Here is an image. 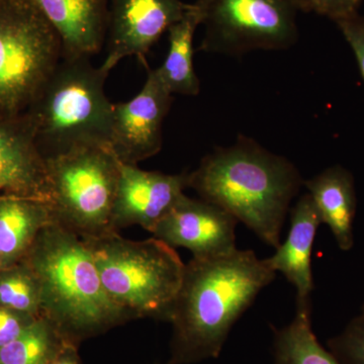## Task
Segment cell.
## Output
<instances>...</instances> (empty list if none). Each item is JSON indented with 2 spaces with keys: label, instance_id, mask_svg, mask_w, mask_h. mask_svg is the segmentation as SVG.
Here are the masks:
<instances>
[{
  "label": "cell",
  "instance_id": "cell-3",
  "mask_svg": "<svg viewBox=\"0 0 364 364\" xmlns=\"http://www.w3.org/2000/svg\"><path fill=\"white\" fill-rule=\"evenodd\" d=\"M21 260L39 280L42 317L67 340L131 318L105 291L85 241L56 220L40 232Z\"/></svg>",
  "mask_w": 364,
  "mask_h": 364
},
{
  "label": "cell",
  "instance_id": "cell-15",
  "mask_svg": "<svg viewBox=\"0 0 364 364\" xmlns=\"http://www.w3.org/2000/svg\"><path fill=\"white\" fill-rule=\"evenodd\" d=\"M322 224L309 193L301 196L291 210V228L286 241L275 249L268 264L282 272L296 289V308H312L314 289L311 256L318 226Z\"/></svg>",
  "mask_w": 364,
  "mask_h": 364
},
{
  "label": "cell",
  "instance_id": "cell-13",
  "mask_svg": "<svg viewBox=\"0 0 364 364\" xmlns=\"http://www.w3.org/2000/svg\"><path fill=\"white\" fill-rule=\"evenodd\" d=\"M0 196H26L52 203L46 160L26 114L0 119Z\"/></svg>",
  "mask_w": 364,
  "mask_h": 364
},
{
  "label": "cell",
  "instance_id": "cell-8",
  "mask_svg": "<svg viewBox=\"0 0 364 364\" xmlns=\"http://www.w3.org/2000/svg\"><path fill=\"white\" fill-rule=\"evenodd\" d=\"M205 37L200 51L239 57L289 49L298 41L291 0H198Z\"/></svg>",
  "mask_w": 364,
  "mask_h": 364
},
{
  "label": "cell",
  "instance_id": "cell-20",
  "mask_svg": "<svg viewBox=\"0 0 364 364\" xmlns=\"http://www.w3.org/2000/svg\"><path fill=\"white\" fill-rule=\"evenodd\" d=\"M68 343L44 317L38 318L18 338L0 349V364H48Z\"/></svg>",
  "mask_w": 364,
  "mask_h": 364
},
{
  "label": "cell",
  "instance_id": "cell-23",
  "mask_svg": "<svg viewBox=\"0 0 364 364\" xmlns=\"http://www.w3.org/2000/svg\"><path fill=\"white\" fill-rule=\"evenodd\" d=\"M298 11L327 16L335 23L358 14L361 0H291Z\"/></svg>",
  "mask_w": 364,
  "mask_h": 364
},
{
  "label": "cell",
  "instance_id": "cell-5",
  "mask_svg": "<svg viewBox=\"0 0 364 364\" xmlns=\"http://www.w3.org/2000/svg\"><path fill=\"white\" fill-rule=\"evenodd\" d=\"M82 239L116 305L131 317L168 320L186 268L176 248L154 237L128 240L117 231Z\"/></svg>",
  "mask_w": 364,
  "mask_h": 364
},
{
  "label": "cell",
  "instance_id": "cell-1",
  "mask_svg": "<svg viewBox=\"0 0 364 364\" xmlns=\"http://www.w3.org/2000/svg\"><path fill=\"white\" fill-rule=\"evenodd\" d=\"M275 279L267 260L253 250L189 261L168 315L173 325L169 364L219 358L237 321Z\"/></svg>",
  "mask_w": 364,
  "mask_h": 364
},
{
  "label": "cell",
  "instance_id": "cell-2",
  "mask_svg": "<svg viewBox=\"0 0 364 364\" xmlns=\"http://www.w3.org/2000/svg\"><path fill=\"white\" fill-rule=\"evenodd\" d=\"M188 181L202 200L226 210L275 249L291 200L305 182L293 162L245 136L215 148Z\"/></svg>",
  "mask_w": 364,
  "mask_h": 364
},
{
  "label": "cell",
  "instance_id": "cell-25",
  "mask_svg": "<svg viewBox=\"0 0 364 364\" xmlns=\"http://www.w3.org/2000/svg\"><path fill=\"white\" fill-rule=\"evenodd\" d=\"M336 23L351 47L364 79V16L355 14Z\"/></svg>",
  "mask_w": 364,
  "mask_h": 364
},
{
  "label": "cell",
  "instance_id": "cell-19",
  "mask_svg": "<svg viewBox=\"0 0 364 364\" xmlns=\"http://www.w3.org/2000/svg\"><path fill=\"white\" fill-rule=\"evenodd\" d=\"M312 308H296L289 325L273 329L274 364H341L313 331Z\"/></svg>",
  "mask_w": 364,
  "mask_h": 364
},
{
  "label": "cell",
  "instance_id": "cell-6",
  "mask_svg": "<svg viewBox=\"0 0 364 364\" xmlns=\"http://www.w3.org/2000/svg\"><path fill=\"white\" fill-rule=\"evenodd\" d=\"M61 58L58 33L33 0H0V119L23 114Z\"/></svg>",
  "mask_w": 364,
  "mask_h": 364
},
{
  "label": "cell",
  "instance_id": "cell-4",
  "mask_svg": "<svg viewBox=\"0 0 364 364\" xmlns=\"http://www.w3.org/2000/svg\"><path fill=\"white\" fill-rule=\"evenodd\" d=\"M90 59L61 58L23 112L45 160L78 148H109L114 104L105 92L109 72Z\"/></svg>",
  "mask_w": 364,
  "mask_h": 364
},
{
  "label": "cell",
  "instance_id": "cell-26",
  "mask_svg": "<svg viewBox=\"0 0 364 364\" xmlns=\"http://www.w3.org/2000/svg\"><path fill=\"white\" fill-rule=\"evenodd\" d=\"M48 364H78L77 358L71 344L67 343L56 358Z\"/></svg>",
  "mask_w": 364,
  "mask_h": 364
},
{
  "label": "cell",
  "instance_id": "cell-24",
  "mask_svg": "<svg viewBox=\"0 0 364 364\" xmlns=\"http://www.w3.org/2000/svg\"><path fill=\"white\" fill-rule=\"evenodd\" d=\"M37 318L0 306V349L18 338Z\"/></svg>",
  "mask_w": 364,
  "mask_h": 364
},
{
  "label": "cell",
  "instance_id": "cell-28",
  "mask_svg": "<svg viewBox=\"0 0 364 364\" xmlns=\"http://www.w3.org/2000/svg\"><path fill=\"white\" fill-rule=\"evenodd\" d=\"M361 312H364V305L363 306V309H361Z\"/></svg>",
  "mask_w": 364,
  "mask_h": 364
},
{
  "label": "cell",
  "instance_id": "cell-17",
  "mask_svg": "<svg viewBox=\"0 0 364 364\" xmlns=\"http://www.w3.org/2000/svg\"><path fill=\"white\" fill-rule=\"evenodd\" d=\"M55 220L48 200L0 196V255L4 267L23 259L40 232Z\"/></svg>",
  "mask_w": 364,
  "mask_h": 364
},
{
  "label": "cell",
  "instance_id": "cell-22",
  "mask_svg": "<svg viewBox=\"0 0 364 364\" xmlns=\"http://www.w3.org/2000/svg\"><path fill=\"white\" fill-rule=\"evenodd\" d=\"M328 347L341 364H364V312L351 320L343 332L328 340Z\"/></svg>",
  "mask_w": 364,
  "mask_h": 364
},
{
  "label": "cell",
  "instance_id": "cell-9",
  "mask_svg": "<svg viewBox=\"0 0 364 364\" xmlns=\"http://www.w3.org/2000/svg\"><path fill=\"white\" fill-rule=\"evenodd\" d=\"M172 95L156 70L148 69L140 92L129 102L114 104L109 149L119 161L136 165L160 152Z\"/></svg>",
  "mask_w": 364,
  "mask_h": 364
},
{
  "label": "cell",
  "instance_id": "cell-14",
  "mask_svg": "<svg viewBox=\"0 0 364 364\" xmlns=\"http://www.w3.org/2000/svg\"><path fill=\"white\" fill-rule=\"evenodd\" d=\"M33 1L58 33L62 58H91L100 51L109 25L107 0Z\"/></svg>",
  "mask_w": 364,
  "mask_h": 364
},
{
  "label": "cell",
  "instance_id": "cell-10",
  "mask_svg": "<svg viewBox=\"0 0 364 364\" xmlns=\"http://www.w3.org/2000/svg\"><path fill=\"white\" fill-rule=\"evenodd\" d=\"M238 223L214 203L183 195L152 234L171 247L188 249L196 259H210L237 250Z\"/></svg>",
  "mask_w": 364,
  "mask_h": 364
},
{
  "label": "cell",
  "instance_id": "cell-12",
  "mask_svg": "<svg viewBox=\"0 0 364 364\" xmlns=\"http://www.w3.org/2000/svg\"><path fill=\"white\" fill-rule=\"evenodd\" d=\"M188 174L146 171L136 165L119 163L112 231L138 225L152 233L184 195L188 188Z\"/></svg>",
  "mask_w": 364,
  "mask_h": 364
},
{
  "label": "cell",
  "instance_id": "cell-11",
  "mask_svg": "<svg viewBox=\"0 0 364 364\" xmlns=\"http://www.w3.org/2000/svg\"><path fill=\"white\" fill-rule=\"evenodd\" d=\"M191 4L181 0H112L109 9V53L102 68L109 72L127 57L145 63L146 55Z\"/></svg>",
  "mask_w": 364,
  "mask_h": 364
},
{
  "label": "cell",
  "instance_id": "cell-18",
  "mask_svg": "<svg viewBox=\"0 0 364 364\" xmlns=\"http://www.w3.org/2000/svg\"><path fill=\"white\" fill-rule=\"evenodd\" d=\"M203 18L202 6L196 1L170 26L168 53L155 70L172 95L196 97L200 93V80L193 66V37Z\"/></svg>",
  "mask_w": 364,
  "mask_h": 364
},
{
  "label": "cell",
  "instance_id": "cell-27",
  "mask_svg": "<svg viewBox=\"0 0 364 364\" xmlns=\"http://www.w3.org/2000/svg\"><path fill=\"white\" fill-rule=\"evenodd\" d=\"M4 259H2L1 255H0V269H2V268H4Z\"/></svg>",
  "mask_w": 364,
  "mask_h": 364
},
{
  "label": "cell",
  "instance_id": "cell-16",
  "mask_svg": "<svg viewBox=\"0 0 364 364\" xmlns=\"http://www.w3.org/2000/svg\"><path fill=\"white\" fill-rule=\"evenodd\" d=\"M304 186L308 189L321 222L330 228L339 248L351 250L358 202L350 172L336 165L305 181Z\"/></svg>",
  "mask_w": 364,
  "mask_h": 364
},
{
  "label": "cell",
  "instance_id": "cell-21",
  "mask_svg": "<svg viewBox=\"0 0 364 364\" xmlns=\"http://www.w3.org/2000/svg\"><path fill=\"white\" fill-rule=\"evenodd\" d=\"M39 280L23 260L0 269V306L42 317Z\"/></svg>",
  "mask_w": 364,
  "mask_h": 364
},
{
  "label": "cell",
  "instance_id": "cell-7",
  "mask_svg": "<svg viewBox=\"0 0 364 364\" xmlns=\"http://www.w3.org/2000/svg\"><path fill=\"white\" fill-rule=\"evenodd\" d=\"M119 163L109 147L102 146L46 159L56 221L82 238L112 232Z\"/></svg>",
  "mask_w": 364,
  "mask_h": 364
}]
</instances>
